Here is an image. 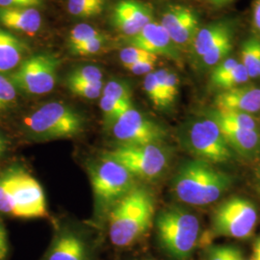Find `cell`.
I'll use <instances>...</instances> for the list:
<instances>
[{
    "mask_svg": "<svg viewBox=\"0 0 260 260\" xmlns=\"http://www.w3.org/2000/svg\"><path fill=\"white\" fill-rule=\"evenodd\" d=\"M45 0H0V8H36Z\"/></svg>",
    "mask_w": 260,
    "mask_h": 260,
    "instance_id": "obj_38",
    "label": "cell"
},
{
    "mask_svg": "<svg viewBox=\"0 0 260 260\" xmlns=\"http://www.w3.org/2000/svg\"><path fill=\"white\" fill-rule=\"evenodd\" d=\"M233 177L199 159L187 160L173 177L172 190L186 205L204 206L213 204L231 188Z\"/></svg>",
    "mask_w": 260,
    "mask_h": 260,
    "instance_id": "obj_2",
    "label": "cell"
},
{
    "mask_svg": "<svg viewBox=\"0 0 260 260\" xmlns=\"http://www.w3.org/2000/svg\"><path fill=\"white\" fill-rule=\"evenodd\" d=\"M158 56L153 55L143 60H140L137 63L128 67L126 70L131 72L132 74L137 75H148L152 72L154 69V65L156 63Z\"/></svg>",
    "mask_w": 260,
    "mask_h": 260,
    "instance_id": "obj_37",
    "label": "cell"
},
{
    "mask_svg": "<svg viewBox=\"0 0 260 260\" xmlns=\"http://www.w3.org/2000/svg\"><path fill=\"white\" fill-rule=\"evenodd\" d=\"M242 65L247 70L250 78L260 77V41L251 38L243 43L241 49Z\"/></svg>",
    "mask_w": 260,
    "mask_h": 260,
    "instance_id": "obj_22",
    "label": "cell"
},
{
    "mask_svg": "<svg viewBox=\"0 0 260 260\" xmlns=\"http://www.w3.org/2000/svg\"><path fill=\"white\" fill-rule=\"evenodd\" d=\"M67 87L71 93L86 100H95L102 96L103 82L89 83V82H76L67 81Z\"/></svg>",
    "mask_w": 260,
    "mask_h": 260,
    "instance_id": "obj_31",
    "label": "cell"
},
{
    "mask_svg": "<svg viewBox=\"0 0 260 260\" xmlns=\"http://www.w3.org/2000/svg\"><path fill=\"white\" fill-rule=\"evenodd\" d=\"M233 47V30L225 34L216 45H214L200 60L203 68H212L221 63L230 55Z\"/></svg>",
    "mask_w": 260,
    "mask_h": 260,
    "instance_id": "obj_21",
    "label": "cell"
},
{
    "mask_svg": "<svg viewBox=\"0 0 260 260\" xmlns=\"http://www.w3.org/2000/svg\"><path fill=\"white\" fill-rule=\"evenodd\" d=\"M233 30V26L229 21L222 20L210 23L205 27L200 28L191 45L192 51L196 58L201 59L225 34Z\"/></svg>",
    "mask_w": 260,
    "mask_h": 260,
    "instance_id": "obj_20",
    "label": "cell"
},
{
    "mask_svg": "<svg viewBox=\"0 0 260 260\" xmlns=\"http://www.w3.org/2000/svg\"><path fill=\"white\" fill-rule=\"evenodd\" d=\"M251 260H260V236L253 244V251Z\"/></svg>",
    "mask_w": 260,
    "mask_h": 260,
    "instance_id": "obj_43",
    "label": "cell"
},
{
    "mask_svg": "<svg viewBox=\"0 0 260 260\" xmlns=\"http://www.w3.org/2000/svg\"><path fill=\"white\" fill-rule=\"evenodd\" d=\"M88 172L98 214L107 216L112 207L136 186L135 177L125 168L104 155L90 162Z\"/></svg>",
    "mask_w": 260,
    "mask_h": 260,
    "instance_id": "obj_6",
    "label": "cell"
},
{
    "mask_svg": "<svg viewBox=\"0 0 260 260\" xmlns=\"http://www.w3.org/2000/svg\"><path fill=\"white\" fill-rule=\"evenodd\" d=\"M0 24L9 30L35 35L42 25V17L36 8H0Z\"/></svg>",
    "mask_w": 260,
    "mask_h": 260,
    "instance_id": "obj_19",
    "label": "cell"
},
{
    "mask_svg": "<svg viewBox=\"0 0 260 260\" xmlns=\"http://www.w3.org/2000/svg\"><path fill=\"white\" fill-rule=\"evenodd\" d=\"M211 120L218 124L223 138L233 152L235 151L243 157L250 159L259 156L260 134L257 130L245 129L218 119Z\"/></svg>",
    "mask_w": 260,
    "mask_h": 260,
    "instance_id": "obj_16",
    "label": "cell"
},
{
    "mask_svg": "<svg viewBox=\"0 0 260 260\" xmlns=\"http://www.w3.org/2000/svg\"><path fill=\"white\" fill-rule=\"evenodd\" d=\"M252 17L254 26L260 33V0H255L252 6Z\"/></svg>",
    "mask_w": 260,
    "mask_h": 260,
    "instance_id": "obj_41",
    "label": "cell"
},
{
    "mask_svg": "<svg viewBox=\"0 0 260 260\" xmlns=\"http://www.w3.org/2000/svg\"><path fill=\"white\" fill-rule=\"evenodd\" d=\"M18 89L8 75L0 74V113L12 109L18 103Z\"/></svg>",
    "mask_w": 260,
    "mask_h": 260,
    "instance_id": "obj_28",
    "label": "cell"
},
{
    "mask_svg": "<svg viewBox=\"0 0 260 260\" xmlns=\"http://www.w3.org/2000/svg\"><path fill=\"white\" fill-rule=\"evenodd\" d=\"M179 140L195 159L211 164L229 162L234 155L218 124L207 117L186 123L179 132Z\"/></svg>",
    "mask_w": 260,
    "mask_h": 260,
    "instance_id": "obj_7",
    "label": "cell"
},
{
    "mask_svg": "<svg viewBox=\"0 0 260 260\" xmlns=\"http://www.w3.org/2000/svg\"><path fill=\"white\" fill-rule=\"evenodd\" d=\"M8 148H9L8 140L2 134V132L0 131V159L6 154Z\"/></svg>",
    "mask_w": 260,
    "mask_h": 260,
    "instance_id": "obj_42",
    "label": "cell"
},
{
    "mask_svg": "<svg viewBox=\"0 0 260 260\" xmlns=\"http://www.w3.org/2000/svg\"><path fill=\"white\" fill-rule=\"evenodd\" d=\"M114 138L120 145L162 144L167 137V130L156 121L131 106L111 127Z\"/></svg>",
    "mask_w": 260,
    "mask_h": 260,
    "instance_id": "obj_11",
    "label": "cell"
},
{
    "mask_svg": "<svg viewBox=\"0 0 260 260\" xmlns=\"http://www.w3.org/2000/svg\"><path fill=\"white\" fill-rule=\"evenodd\" d=\"M250 76L247 70L241 63H239V65L235 67L228 74L214 79H210V82L215 88L221 89L222 91H226L242 86L243 84L248 82Z\"/></svg>",
    "mask_w": 260,
    "mask_h": 260,
    "instance_id": "obj_25",
    "label": "cell"
},
{
    "mask_svg": "<svg viewBox=\"0 0 260 260\" xmlns=\"http://www.w3.org/2000/svg\"><path fill=\"white\" fill-rule=\"evenodd\" d=\"M85 119L66 103L54 102L40 106L23 118V132L33 140L72 138L81 134Z\"/></svg>",
    "mask_w": 260,
    "mask_h": 260,
    "instance_id": "obj_5",
    "label": "cell"
},
{
    "mask_svg": "<svg viewBox=\"0 0 260 260\" xmlns=\"http://www.w3.org/2000/svg\"><path fill=\"white\" fill-rule=\"evenodd\" d=\"M153 55L154 54H151L142 48L130 46L121 49L120 52V59H121V64L125 69H127L128 67L137 63L140 60H143Z\"/></svg>",
    "mask_w": 260,
    "mask_h": 260,
    "instance_id": "obj_36",
    "label": "cell"
},
{
    "mask_svg": "<svg viewBox=\"0 0 260 260\" xmlns=\"http://www.w3.org/2000/svg\"><path fill=\"white\" fill-rule=\"evenodd\" d=\"M9 245L5 228L0 220V260H6L8 256Z\"/></svg>",
    "mask_w": 260,
    "mask_h": 260,
    "instance_id": "obj_40",
    "label": "cell"
},
{
    "mask_svg": "<svg viewBox=\"0 0 260 260\" xmlns=\"http://www.w3.org/2000/svg\"><path fill=\"white\" fill-rule=\"evenodd\" d=\"M27 45L8 30L0 27V74L10 75L26 59Z\"/></svg>",
    "mask_w": 260,
    "mask_h": 260,
    "instance_id": "obj_18",
    "label": "cell"
},
{
    "mask_svg": "<svg viewBox=\"0 0 260 260\" xmlns=\"http://www.w3.org/2000/svg\"><path fill=\"white\" fill-rule=\"evenodd\" d=\"M155 202L151 192L135 186L107 214V233L112 245L126 249L149 232L154 218Z\"/></svg>",
    "mask_w": 260,
    "mask_h": 260,
    "instance_id": "obj_1",
    "label": "cell"
},
{
    "mask_svg": "<svg viewBox=\"0 0 260 260\" xmlns=\"http://www.w3.org/2000/svg\"><path fill=\"white\" fill-rule=\"evenodd\" d=\"M105 2V0H69L68 10L75 18L91 19L102 14Z\"/></svg>",
    "mask_w": 260,
    "mask_h": 260,
    "instance_id": "obj_24",
    "label": "cell"
},
{
    "mask_svg": "<svg viewBox=\"0 0 260 260\" xmlns=\"http://www.w3.org/2000/svg\"><path fill=\"white\" fill-rule=\"evenodd\" d=\"M146 260H154V259H146Z\"/></svg>",
    "mask_w": 260,
    "mask_h": 260,
    "instance_id": "obj_46",
    "label": "cell"
},
{
    "mask_svg": "<svg viewBox=\"0 0 260 260\" xmlns=\"http://www.w3.org/2000/svg\"><path fill=\"white\" fill-rule=\"evenodd\" d=\"M0 213L19 219L48 217L42 185L23 168L14 166L0 172Z\"/></svg>",
    "mask_w": 260,
    "mask_h": 260,
    "instance_id": "obj_3",
    "label": "cell"
},
{
    "mask_svg": "<svg viewBox=\"0 0 260 260\" xmlns=\"http://www.w3.org/2000/svg\"><path fill=\"white\" fill-rule=\"evenodd\" d=\"M107 41V37L104 34H101L96 37L92 38L85 42L82 45L71 49L72 53L75 55L91 56L98 54L103 50Z\"/></svg>",
    "mask_w": 260,
    "mask_h": 260,
    "instance_id": "obj_34",
    "label": "cell"
},
{
    "mask_svg": "<svg viewBox=\"0 0 260 260\" xmlns=\"http://www.w3.org/2000/svg\"><path fill=\"white\" fill-rule=\"evenodd\" d=\"M155 75L157 77L158 82L161 86V89L164 93L168 107L175 103L178 94L179 79L176 73L171 72L167 69H161L155 71Z\"/></svg>",
    "mask_w": 260,
    "mask_h": 260,
    "instance_id": "obj_27",
    "label": "cell"
},
{
    "mask_svg": "<svg viewBox=\"0 0 260 260\" xmlns=\"http://www.w3.org/2000/svg\"><path fill=\"white\" fill-rule=\"evenodd\" d=\"M206 117L225 121L235 126L245 129L257 130V122L251 114L233 110L213 109L207 112Z\"/></svg>",
    "mask_w": 260,
    "mask_h": 260,
    "instance_id": "obj_23",
    "label": "cell"
},
{
    "mask_svg": "<svg viewBox=\"0 0 260 260\" xmlns=\"http://www.w3.org/2000/svg\"><path fill=\"white\" fill-rule=\"evenodd\" d=\"M102 32H100L96 28L93 27L92 25L80 23L72 29L69 35V47L71 49L78 47L84 44L85 42L89 41L90 39L96 37L101 35Z\"/></svg>",
    "mask_w": 260,
    "mask_h": 260,
    "instance_id": "obj_33",
    "label": "cell"
},
{
    "mask_svg": "<svg viewBox=\"0 0 260 260\" xmlns=\"http://www.w3.org/2000/svg\"><path fill=\"white\" fill-rule=\"evenodd\" d=\"M239 65V62L234 58H226L221 63L214 67L213 71L210 75V79H214L217 77H220L222 75L228 74L231 72L235 67Z\"/></svg>",
    "mask_w": 260,
    "mask_h": 260,
    "instance_id": "obj_39",
    "label": "cell"
},
{
    "mask_svg": "<svg viewBox=\"0 0 260 260\" xmlns=\"http://www.w3.org/2000/svg\"><path fill=\"white\" fill-rule=\"evenodd\" d=\"M103 72L96 66H82L72 71L67 77V81L98 83L103 82Z\"/></svg>",
    "mask_w": 260,
    "mask_h": 260,
    "instance_id": "obj_32",
    "label": "cell"
},
{
    "mask_svg": "<svg viewBox=\"0 0 260 260\" xmlns=\"http://www.w3.org/2000/svg\"><path fill=\"white\" fill-rule=\"evenodd\" d=\"M219 110H233L253 114L260 110V89L253 86H239L222 91L215 98Z\"/></svg>",
    "mask_w": 260,
    "mask_h": 260,
    "instance_id": "obj_17",
    "label": "cell"
},
{
    "mask_svg": "<svg viewBox=\"0 0 260 260\" xmlns=\"http://www.w3.org/2000/svg\"><path fill=\"white\" fill-rule=\"evenodd\" d=\"M103 155L125 168L134 177L154 180L161 177L170 164L171 155L161 144L118 145Z\"/></svg>",
    "mask_w": 260,
    "mask_h": 260,
    "instance_id": "obj_8",
    "label": "cell"
},
{
    "mask_svg": "<svg viewBox=\"0 0 260 260\" xmlns=\"http://www.w3.org/2000/svg\"><path fill=\"white\" fill-rule=\"evenodd\" d=\"M160 23L177 47H190L200 30L198 15L183 5L168 7L162 15Z\"/></svg>",
    "mask_w": 260,
    "mask_h": 260,
    "instance_id": "obj_13",
    "label": "cell"
},
{
    "mask_svg": "<svg viewBox=\"0 0 260 260\" xmlns=\"http://www.w3.org/2000/svg\"><path fill=\"white\" fill-rule=\"evenodd\" d=\"M43 260H95V254L90 238L64 224L57 228Z\"/></svg>",
    "mask_w": 260,
    "mask_h": 260,
    "instance_id": "obj_12",
    "label": "cell"
},
{
    "mask_svg": "<svg viewBox=\"0 0 260 260\" xmlns=\"http://www.w3.org/2000/svg\"><path fill=\"white\" fill-rule=\"evenodd\" d=\"M205 260H243L241 251L233 246H215L207 252Z\"/></svg>",
    "mask_w": 260,
    "mask_h": 260,
    "instance_id": "obj_35",
    "label": "cell"
},
{
    "mask_svg": "<svg viewBox=\"0 0 260 260\" xmlns=\"http://www.w3.org/2000/svg\"><path fill=\"white\" fill-rule=\"evenodd\" d=\"M208 3L212 4L214 6H217V7H222L224 5H228L229 3H231L233 0H206Z\"/></svg>",
    "mask_w": 260,
    "mask_h": 260,
    "instance_id": "obj_44",
    "label": "cell"
},
{
    "mask_svg": "<svg viewBox=\"0 0 260 260\" xmlns=\"http://www.w3.org/2000/svg\"><path fill=\"white\" fill-rule=\"evenodd\" d=\"M101 110L103 113V124L107 128H111L113 124L131 106L132 103H120L111 100L107 96L102 94L100 101Z\"/></svg>",
    "mask_w": 260,
    "mask_h": 260,
    "instance_id": "obj_26",
    "label": "cell"
},
{
    "mask_svg": "<svg viewBox=\"0 0 260 260\" xmlns=\"http://www.w3.org/2000/svg\"><path fill=\"white\" fill-rule=\"evenodd\" d=\"M127 43L131 47H139L154 55L165 56L175 60L179 59L178 47L159 22H149L138 34L127 37Z\"/></svg>",
    "mask_w": 260,
    "mask_h": 260,
    "instance_id": "obj_15",
    "label": "cell"
},
{
    "mask_svg": "<svg viewBox=\"0 0 260 260\" xmlns=\"http://www.w3.org/2000/svg\"><path fill=\"white\" fill-rule=\"evenodd\" d=\"M113 24L124 36L131 37L153 21L151 5L139 0H121L113 11Z\"/></svg>",
    "mask_w": 260,
    "mask_h": 260,
    "instance_id": "obj_14",
    "label": "cell"
},
{
    "mask_svg": "<svg viewBox=\"0 0 260 260\" xmlns=\"http://www.w3.org/2000/svg\"><path fill=\"white\" fill-rule=\"evenodd\" d=\"M257 222V210L251 201L235 197L218 205L212 217V234L245 239L250 237Z\"/></svg>",
    "mask_w": 260,
    "mask_h": 260,
    "instance_id": "obj_9",
    "label": "cell"
},
{
    "mask_svg": "<svg viewBox=\"0 0 260 260\" xmlns=\"http://www.w3.org/2000/svg\"><path fill=\"white\" fill-rule=\"evenodd\" d=\"M102 94L116 102L132 103V93L129 85L121 80L108 81L103 86Z\"/></svg>",
    "mask_w": 260,
    "mask_h": 260,
    "instance_id": "obj_29",
    "label": "cell"
},
{
    "mask_svg": "<svg viewBox=\"0 0 260 260\" xmlns=\"http://www.w3.org/2000/svg\"><path fill=\"white\" fill-rule=\"evenodd\" d=\"M256 188L260 194V167L256 170Z\"/></svg>",
    "mask_w": 260,
    "mask_h": 260,
    "instance_id": "obj_45",
    "label": "cell"
},
{
    "mask_svg": "<svg viewBox=\"0 0 260 260\" xmlns=\"http://www.w3.org/2000/svg\"><path fill=\"white\" fill-rule=\"evenodd\" d=\"M144 89L147 95L149 96V101L156 108H167V103L164 93L154 72H151L146 75L144 80Z\"/></svg>",
    "mask_w": 260,
    "mask_h": 260,
    "instance_id": "obj_30",
    "label": "cell"
},
{
    "mask_svg": "<svg viewBox=\"0 0 260 260\" xmlns=\"http://www.w3.org/2000/svg\"><path fill=\"white\" fill-rule=\"evenodd\" d=\"M60 60L51 54L29 56L8 75L18 91L31 95L50 93L55 87Z\"/></svg>",
    "mask_w": 260,
    "mask_h": 260,
    "instance_id": "obj_10",
    "label": "cell"
},
{
    "mask_svg": "<svg viewBox=\"0 0 260 260\" xmlns=\"http://www.w3.org/2000/svg\"><path fill=\"white\" fill-rule=\"evenodd\" d=\"M157 241L162 251L174 260H188L198 246L201 225L197 216L180 206L161 210L155 220Z\"/></svg>",
    "mask_w": 260,
    "mask_h": 260,
    "instance_id": "obj_4",
    "label": "cell"
}]
</instances>
